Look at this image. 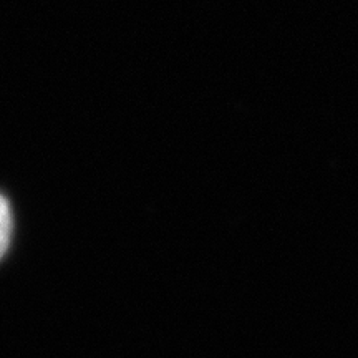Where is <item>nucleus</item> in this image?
Instances as JSON below:
<instances>
[{"label":"nucleus","mask_w":358,"mask_h":358,"mask_svg":"<svg viewBox=\"0 0 358 358\" xmlns=\"http://www.w3.org/2000/svg\"><path fill=\"white\" fill-rule=\"evenodd\" d=\"M12 236V214L7 199L0 196V259L7 252Z\"/></svg>","instance_id":"obj_1"}]
</instances>
